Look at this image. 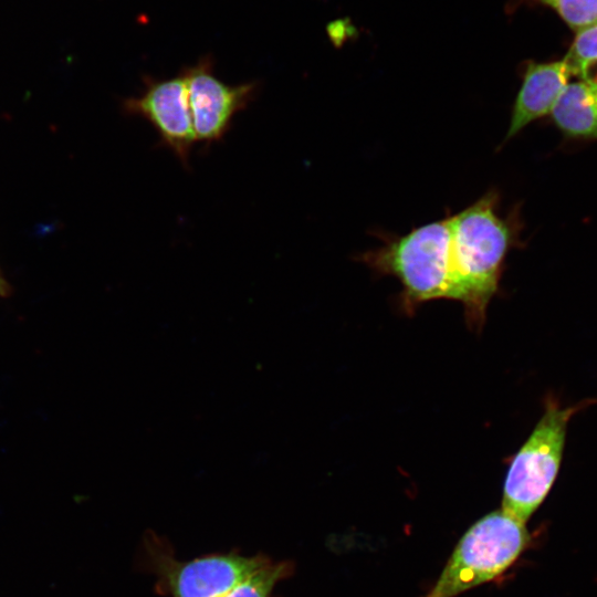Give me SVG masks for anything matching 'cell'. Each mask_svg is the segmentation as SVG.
I'll list each match as a JSON object with an SVG mask.
<instances>
[{
    "label": "cell",
    "mask_w": 597,
    "mask_h": 597,
    "mask_svg": "<svg viewBox=\"0 0 597 597\" xmlns=\"http://www.w3.org/2000/svg\"><path fill=\"white\" fill-rule=\"evenodd\" d=\"M570 75L564 59L545 63L530 62L512 106L505 140L514 137L530 123L551 114Z\"/></svg>",
    "instance_id": "cell-7"
},
{
    "label": "cell",
    "mask_w": 597,
    "mask_h": 597,
    "mask_svg": "<svg viewBox=\"0 0 597 597\" xmlns=\"http://www.w3.org/2000/svg\"><path fill=\"white\" fill-rule=\"evenodd\" d=\"M524 523L502 510L476 521L460 538L427 597H457L509 569L530 544Z\"/></svg>",
    "instance_id": "cell-3"
},
{
    "label": "cell",
    "mask_w": 597,
    "mask_h": 597,
    "mask_svg": "<svg viewBox=\"0 0 597 597\" xmlns=\"http://www.w3.org/2000/svg\"><path fill=\"white\" fill-rule=\"evenodd\" d=\"M595 404L597 398L563 406L553 395L546 397L540 420L510 463L502 511L526 524L556 481L570 419Z\"/></svg>",
    "instance_id": "cell-2"
},
{
    "label": "cell",
    "mask_w": 597,
    "mask_h": 597,
    "mask_svg": "<svg viewBox=\"0 0 597 597\" xmlns=\"http://www.w3.org/2000/svg\"><path fill=\"white\" fill-rule=\"evenodd\" d=\"M551 115L565 136L597 139V86L580 80L568 83Z\"/></svg>",
    "instance_id": "cell-8"
},
{
    "label": "cell",
    "mask_w": 597,
    "mask_h": 597,
    "mask_svg": "<svg viewBox=\"0 0 597 597\" xmlns=\"http://www.w3.org/2000/svg\"><path fill=\"white\" fill-rule=\"evenodd\" d=\"M6 291H7V284L0 275V293H4Z\"/></svg>",
    "instance_id": "cell-12"
},
{
    "label": "cell",
    "mask_w": 597,
    "mask_h": 597,
    "mask_svg": "<svg viewBox=\"0 0 597 597\" xmlns=\"http://www.w3.org/2000/svg\"><path fill=\"white\" fill-rule=\"evenodd\" d=\"M292 573L290 562L269 558L222 597H274L275 587Z\"/></svg>",
    "instance_id": "cell-9"
},
{
    "label": "cell",
    "mask_w": 597,
    "mask_h": 597,
    "mask_svg": "<svg viewBox=\"0 0 597 597\" xmlns=\"http://www.w3.org/2000/svg\"><path fill=\"white\" fill-rule=\"evenodd\" d=\"M123 108L129 115L146 119L156 129L159 144L188 168L197 139L182 73L165 80L147 78L144 92L125 100Z\"/></svg>",
    "instance_id": "cell-6"
},
{
    "label": "cell",
    "mask_w": 597,
    "mask_h": 597,
    "mask_svg": "<svg viewBox=\"0 0 597 597\" xmlns=\"http://www.w3.org/2000/svg\"><path fill=\"white\" fill-rule=\"evenodd\" d=\"M269 558L232 551L182 561L166 538L151 531L143 537V562L165 597H222Z\"/></svg>",
    "instance_id": "cell-4"
},
{
    "label": "cell",
    "mask_w": 597,
    "mask_h": 597,
    "mask_svg": "<svg viewBox=\"0 0 597 597\" xmlns=\"http://www.w3.org/2000/svg\"><path fill=\"white\" fill-rule=\"evenodd\" d=\"M196 139L205 146L220 142L235 115L255 98V82L230 85L219 80L209 60L184 70Z\"/></svg>",
    "instance_id": "cell-5"
},
{
    "label": "cell",
    "mask_w": 597,
    "mask_h": 597,
    "mask_svg": "<svg viewBox=\"0 0 597 597\" xmlns=\"http://www.w3.org/2000/svg\"><path fill=\"white\" fill-rule=\"evenodd\" d=\"M447 212L406 234L377 232L381 244L356 259L396 277L407 307L439 298L459 301L470 323L479 326L499 290L506 255L520 244L519 208L504 214L493 188L463 210Z\"/></svg>",
    "instance_id": "cell-1"
},
{
    "label": "cell",
    "mask_w": 597,
    "mask_h": 597,
    "mask_svg": "<svg viewBox=\"0 0 597 597\" xmlns=\"http://www.w3.org/2000/svg\"><path fill=\"white\" fill-rule=\"evenodd\" d=\"M564 60L572 75L597 86V23L577 31Z\"/></svg>",
    "instance_id": "cell-10"
},
{
    "label": "cell",
    "mask_w": 597,
    "mask_h": 597,
    "mask_svg": "<svg viewBox=\"0 0 597 597\" xmlns=\"http://www.w3.org/2000/svg\"><path fill=\"white\" fill-rule=\"evenodd\" d=\"M553 8L574 30L597 23V0H537Z\"/></svg>",
    "instance_id": "cell-11"
}]
</instances>
